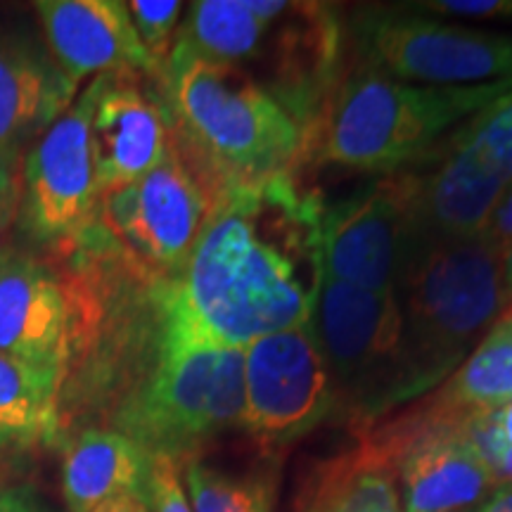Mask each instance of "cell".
I'll list each match as a JSON object with an SVG mask.
<instances>
[{
	"label": "cell",
	"mask_w": 512,
	"mask_h": 512,
	"mask_svg": "<svg viewBox=\"0 0 512 512\" xmlns=\"http://www.w3.org/2000/svg\"><path fill=\"white\" fill-rule=\"evenodd\" d=\"M323 209L302 171L223 192L178 278L197 328L247 349L309 325L325 280Z\"/></svg>",
	"instance_id": "obj_1"
},
{
	"label": "cell",
	"mask_w": 512,
	"mask_h": 512,
	"mask_svg": "<svg viewBox=\"0 0 512 512\" xmlns=\"http://www.w3.org/2000/svg\"><path fill=\"white\" fill-rule=\"evenodd\" d=\"M155 83L171 136L216 200L304 171L302 126L247 69L171 50Z\"/></svg>",
	"instance_id": "obj_2"
},
{
	"label": "cell",
	"mask_w": 512,
	"mask_h": 512,
	"mask_svg": "<svg viewBox=\"0 0 512 512\" xmlns=\"http://www.w3.org/2000/svg\"><path fill=\"white\" fill-rule=\"evenodd\" d=\"M512 91V81L432 88L396 81L356 60L344 64L304 136L309 164L394 174L418 164L460 121Z\"/></svg>",
	"instance_id": "obj_3"
},
{
	"label": "cell",
	"mask_w": 512,
	"mask_h": 512,
	"mask_svg": "<svg viewBox=\"0 0 512 512\" xmlns=\"http://www.w3.org/2000/svg\"><path fill=\"white\" fill-rule=\"evenodd\" d=\"M403 316V403L434 389L508 309L501 249L482 235L420 247L396 290Z\"/></svg>",
	"instance_id": "obj_4"
},
{
	"label": "cell",
	"mask_w": 512,
	"mask_h": 512,
	"mask_svg": "<svg viewBox=\"0 0 512 512\" xmlns=\"http://www.w3.org/2000/svg\"><path fill=\"white\" fill-rule=\"evenodd\" d=\"M311 332L335 382L337 411L356 427L403 403V316L396 294H373L325 275Z\"/></svg>",
	"instance_id": "obj_5"
},
{
	"label": "cell",
	"mask_w": 512,
	"mask_h": 512,
	"mask_svg": "<svg viewBox=\"0 0 512 512\" xmlns=\"http://www.w3.org/2000/svg\"><path fill=\"white\" fill-rule=\"evenodd\" d=\"M475 415L430 394L392 420L356 427L392 465L403 512H456L484 503L498 479L470 434Z\"/></svg>",
	"instance_id": "obj_6"
},
{
	"label": "cell",
	"mask_w": 512,
	"mask_h": 512,
	"mask_svg": "<svg viewBox=\"0 0 512 512\" xmlns=\"http://www.w3.org/2000/svg\"><path fill=\"white\" fill-rule=\"evenodd\" d=\"M358 60L403 83L432 88L512 81V36L446 24L401 8H361L351 19Z\"/></svg>",
	"instance_id": "obj_7"
},
{
	"label": "cell",
	"mask_w": 512,
	"mask_h": 512,
	"mask_svg": "<svg viewBox=\"0 0 512 512\" xmlns=\"http://www.w3.org/2000/svg\"><path fill=\"white\" fill-rule=\"evenodd\" d=\"M214 202V192L169 136V147L155 169L136 183L102 192L98 221L152 271L181 278Z\"/></svg>",
	"instance_id": "obj_8"
},
{
	"label": "cell",
	"mask_w": 512,
	"mask_h": 512,
	"mask_svg": "<svg viewBox=\"0 0 512 512\" xmlns=\"http://www.w3.org/2000/svg\"><path fill=\"white\" fill-rule=\"evenodd\" d=\"M411 169L384 174L323 209L325 275L373 294H396L418 252Z\"/></svg>",
	"instance_id": "obj_9"
},
{
	"label": "cell",
	"mask_w": 512,
	"mask_h": 512,
	"mask_svg": "<svg viewBox=\"0 0 512 512\" xmlns=\"http://www.w3.org/2000/svg\"><path fill=\"white\" fill-rule=\"evenodd\" d=\"M335 411V382L311 325L261 337L245 349L242 430L268 456L306 437Z\"/></svg>",
	"instance_id": "obj_10"
},
{
	"label": "cell",
	"mask_w": 512,
	"mask_h": 512,
	"mask_svg": "<svg viewBox=\"0 0 512 512\" xmlns=\"http://www.w3.org/2000/svg\"><path fill=\"white\" fill-rule=\"evenodd\" d=\"M98 88L100 76H95L24 157L17 219L38 245L72 242L98 219L100 190L91 152Z\"/></svg>",
	"instance_id": "obj_11"
},
{
	"label": "cell",
	"mask_w": 512,
	"mask_h": 512,
	"mask_svg": "<svg viewBox=\"0 0 512 512\" xmlns=\"http://www.w3.org/2000/svg\"><path fill=\"white\" fill-rule=\"evenodd\" d=\"M252 10L268 22L264 53L256 62L266 69L259 83L292 114L306 136L347 64L342 15L330 3L297 0H252Z\"/></svg>",
	"instance_id": "obj_12"
},
{
	"label": "cell",
	"mask_w": 512,
	"mask_h": 512,
	"mask_svg": "<svg viewBox=\"0 0 512 512\" xmlns=\"http://www.w3.org/2000/svg\"><path fill=\"white\" fill-rule=\"evenodd\" d=\"M74 347V304L55 268L34 256L0 249V356L60 392Z\"/></svg>",
	"instance_id": "obj_13"
},
{
	"label": "cell",
	"mask_w": 512,
	"mask_h": 512,
	"mask_svg": "<svg viewBox=\"0 0 512 512\" xmlns=\"http://www.w3.org/2000/svg\"><path fill=\"white\" fill-rule=\"evenodd\" d=\"M169 119L157 88L140 72L100 76L91 117V152L100 195L136 183L162 162L169 147Z\"/></svg>",
	"instance_id": "obj_14"
},
{
	"label": "cell",
	"mask_w": 512,
	"mask_h": 512,
	"mask_svg": "<svg viewBox=\"0 0 512 512\" xmlns=\"http://www.w3.org/2000/svg\"><path fill=\"white\" fill-rule=\"evenodd\" d=\"M79 83L57 64L43 36L0 27V155L22 157L72 107Z\"/></svg>",
	"instance_id": "obj_15"
},
{
	"label": "cell",
	"mask_w": 512,
	"mask_h": 512,
	"mask_svg": "<svg viewBox=\"0 0 512 512\" xmlns=\"http://www.w3.org/2000/svg\"><path fill=\"white\" fill-rule=\"evenodd\" d=\"M43 41L69 79L112 72H140L155 79V67L133 29L121 0H38Z\"/></svg>",
	"instance_id": "obj_16"
},
{
	"label": "cell",
	"mask_w": 512,
	"mask_h": 512,
	"mask_svg": "<svg viewBox=\"0 0 512 512\" xmlns=\"http://www.w3.org/2000/svg\"><path fill=\"white\" fill-rule=\"evenodd\" d=\"M292 512H403V503L389 460L358 432L354 446L306 467Z\"/></svg>",
	"instance_id": "obj_17"
},
{
	"label": "cell",
	"mask_w": 512,
	"mask_h": 512,
	"mask_svg": "<svg viewBox=\"0 0 512 512\" xmlns=\"http://www.w3.org/2000/svg\"><path fill=\"white\" fill-rule=\"evenodd\" d=\"M152 456L124 434L86 427L67 444L62 496L67 512H95L121 496L143 498Z\"/></svg>",
	"instance_id": "obj_18"
},
{
	"label": "cell",
	"mask_w": 512,
	"mask_h": 512,
	"mask_svg": "<svg viewBox=\"0 0 512 512\" xmlns=\"http://www.w3.org/2000/svg\"><path fill=\"white\" fill-rule=\"evenodd\" d=\"M266 31L268 22L252 10V0H197L178 24L174 50L247 69L264 53Z\"/></svg>",
	"instance_id": "obj_19"
},
{
	"label": "cell",
	"mask_w": 512,
	"mask_h": 512,
	"mask_svg": "<svg viewBox=\"0 0 512 512\" xmlns=\"http://www.w3.org/2000/svg\"><path fill=\"white\" fill-rule=\"evenodd\" d=\"M60 434V392L43 377L0 356V453L50 446Z\"/></svg>",
	"instance_id": "obj_20"
},
{
	"label": "cell",
	"mask_w": 512,
	"mask_h": 512,
	"mask_svg": "<svg viewBox=\"0 0 512 512\" xmlns=\"http://www.w3.org/2000/svg\"><path fill=\"white\" fill-rule=\"evenodd\" d=\"M434 396L467 415L496 413L512 401V311H505L486 330Z\"/></svg>",
	"instance_id": "obj_21"
},
{
	"label": "cell",
	"mask_w": 512,
	"mask_h": 512,
	"mask_svg": "<svg viewBox=\"0 0 512 512\" xmlns=\"http://www.w3.org/2000/svg\"><path fill=\"white\" fill-rule=\"evenodd\" d=\"M181 467L195 512H273V482L268 475L226 472L197 456Z\"/></svg>",
	"instance_id": "obj_22"
},
{
	"label": "cell",
	"mask_w": 512,
	"mask_h": 512,
	"mask_svg": "<svg viewBox=\"0 0 512 512\" xmlns=\"http://www.w3.org/2000/svg\"><path fill=\"white\" fill-rule=\"evenodd\" d=\"M183 8L185 5L178 0H133V3H128L133 29H136L140 43H143L152 67H155V79L169 60L171 50H174Z\"/></svg>",
	"instance_id": "obj_23"
},
{
	"label": "cell",
	"mask_w": 512,
	"mask_h": 512,
	"mask_svg": "<svg viewBox=\"0 0 512 512\" xmlns=\"http://www.w3.org/2000/svg\"><path fill=\"white\" fill-rule=\"evenodd\" d=\"M150 512H192L181 482V463L166 456H152L143 491Z\"/></svg>",
	"instance_id": "obj_24"
},
{
	"label": "cell",
	"mask_w": 512,
	"mask_h": 512,
	"mask_svg": "<svg viewBox=\"0 0 512 512\" xmlns=\"http://www.w3.org/2000/svg\"><path fill=\"white\" fill-rule=\"evenodd\" d=\"M456 131L465 138H475L482 140V143L512 150V91L491 102L475 117L467 119Z\"/></svg>",
	"instance_id": "obj_25"
},
{
	"label": "cell",
	"mask_w": 512,
	"mask_h": 512,
	"mask_svg": "<svg viewBox=\"0 0 512 512\" xmlns=\"http://www.w3.org/2000/svg\"><path fill=\"white\" fill-rule=\"evenodd\" d=\"M403 8L434 15H456L475 19H512V0H425L406 3Z\"/></svg>",
	"instance_id": "obj_26"
},
{
	"label": "cell",
	"mask_w": 512,
	"mask_h": 512,
	"mask_svg": "<svg viewBox=\"0 0 512 512\" xmlns=\"http://www.w3.org/2000/svg\"><path fill=\"white\" fill-rule=\"evenodd\" d=\"M19 195H22L19 157L0 155V233L17 219Z\"/></svg>",
	"instance_id": "obj_27"
},
{
	"label": "cell",
	"mask_w": 512,
	"mask_h": 512,
	"mask_svg": "<svg viewBox=\"0 0 512 512\" xmlns=\"http://www.w3.org/2000/svg\"><path fill=\"white\" fill-rule=\"evenodd\" d=\"M0 512H57L46 498L31 486H3Z\"/></svg>",
	"instance_id": "obj_28"
},
{
	"label": "cell",
	"mask_w": 512,
	"mask_h": 512,
	"mask_svg": "<svg viewBox=\"0 0 512 512\" xmlns=\"http://www.w3.org/2000/svg\"><path fill=\"white\" fill-rule=\"evenodd\" d=\"M482 238L486 242H491V245H496L498 249H501L505 242L512 240V185L505 190L503 200L498 202L494 214H491Z\"/></svg>",
	"instance_id": "obj_29"
},
{
	"label": "cell",
	"mask_w": 512,
	"mask_h": 512,
	"mask_svg": "<svg viewBox=\"0 0 512 512\" xmlns=\"http://www.w3.org/2000/svg\"><path fill=\"white\" fill-rule=\"evenodd\" d=\"M477 512H512V484L496 486Z\"/></svg>",
	"instance_id": "obj_30"
},
{
	"label": "cell",
	"mask_w": 512,
	"mask_h": 512,
	"mask_svg": "<svg viewBox=\"0 0 512 512\" xmlns=\"http://www.w3.org/2000/svg\"><path fill=\"white\" fill-rule=\"evenodd\" d=\"M95 512H150L140 496H121L114 501L100 505Z\"/></svg>",
	"instance_id": "obj_31"
},
{
	"label": "cell",
	"mask_w": 512,
	"mask_h": 512,
	"mask_svg": "<svg viewBox=\"0 0 512 512\" xmlns=\"http://www.w3.org/2000/svg\"><path fill=\"white\" fill-rule=\"evenodd\" d=\"M501 271H503L505 299H508V309H510L512 306V240L505 242V245L501 247Z\"/></svg>",
	"instance_id": "obj_32"
},
{
	"label": "cell",
	"mask_w": 512,
	"mask_h": 512,
	"mask_svg": "<svg viewBox=\"0 0 512 512\" xmlns=\"http://www.w3.org/2000/svg\"><path fill=\"white\" fill-rule=\"evenodd\" d=\"M496 422L503 441L508 444V448H512V401L505 403L501 411H496Z\"/></svg>",
	"instance_id": "obj_33"
},
{
	"label": "cell",
	"mask_w": 512,
	"mask_h": 512,
	"mask_svg": "<svg viewBox=\"0 0 512 512\" xmlns=\"http://www.w3.org/2000/svg\"><path fill=\"white\" fill-rule=\"evenodd\" d=\"M496 477L498 482L512 484V448H505V453L501 456V463L496 467Z\"/></svg>",
	"instance_id": "obj_34"
},
{
	"label": "cell",
	"mask_w": 512,
	"mask_h": 512,
	"mask_svg": "<svg viewBox=\"0 0 512 512\" xmlns=\"http://www.w3.org/2000/svg\"><path fill=\"white\" fill-rule=\"evenodd\" d=\"M456 512H470V510H456Z\"/></svg>",
	"instance_id": "obj_35"
}]
</instances>
